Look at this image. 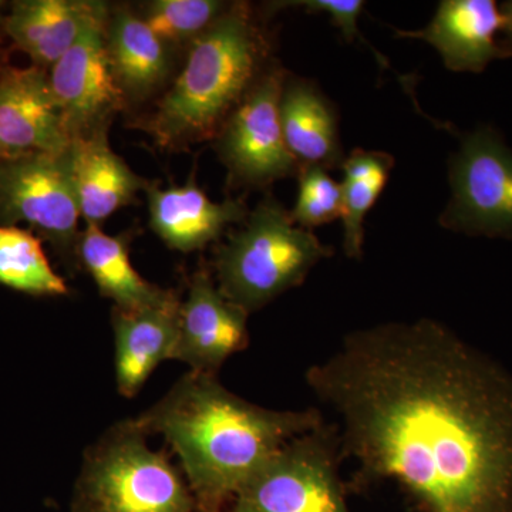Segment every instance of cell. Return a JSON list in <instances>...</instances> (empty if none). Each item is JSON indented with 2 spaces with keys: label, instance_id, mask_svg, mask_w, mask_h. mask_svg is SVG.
I'll use <instances>...</instances> for the list:
<instances>
[{
  "label": "cell",
  "instance_id": "cell-17",
  "mask_svg": "<svg viewBox=\"0 0 512 512\" xmlns=\"http://www.w3.org/2000/svg\"><path fill=\"white\" fill-rule=\"evenodd\" d=\"M80 212L86 224H97L120 208L134 204L148 183L131 171L109 146L107 130L76 138L70 147Z\"/></svg>",
  "mask_w": 512,
  "mask_h": 512
},
{
  "label": "cell",
  "instance_id": "cell-6",
  "mask_svg": "<svg viewBox=\"0 0 512 512\" xmlns=\"http://www.w3.org/2000/svg\"><path fill=\"white\" fill-rule=\"evenodd\" d=\"M338 439L325 423L285 444L227 512H350L338 476Z\"/></svg>",
  "mask_w": 512,
  "mask_h": 512
},
{
  "label": "cell",
  "instance_id": "cell-22",
  "mask_svg": "<svg viewBox=\"0 0 512 512\" xmlns=\"http://www.w3.org/2000/svg\"><path fill=\"white\" fill-rule=\"evenodd\" d=\"M227 9L215 0H156L143 20L165 46L180 45L198 39Z\"/></svg>",
  "mask_w": 512,
  "mask_h": 512
},
{
  "label": "cell",
  "instance_id": "cell-4",
  "mask_svg": "<svg viewBox=\"0 0 512 512\" xmlns=\"http://www.w3.org/2000/svg\"><path fill=\"white\" fill-rule=\"evenodd\" d=\"M330 255L332 249L311 229L293 224L289 212L269 198L218 249V288L252 313L301 285L313 266Z\"/></svg>",
  "mask_w": 512,
  "mask_h": 512
},
{
  "label": "cell",
  "instance_id": "cell-11",
  "mask_svg": "<svg viewBox=\"0 0 512 512\" xmlns=\"http://www.w3.org/2000/svg\"><path fill=\"white\" fill-rule=\"evenodd\" d=\"M73 138L42 67L0 70V148L5 157L66 153Z\"/></svg>",
  "mask_w": 512,
  "mask_h": 512
},
{
  "label": "cell",
  "instance_id": "cell-28",
  "mask_svg": "<svg viewBox=\"0 0 512 512\" xmlns=\"http://www.w3.org/2000/svg\"><path fill=\"white\" fill-rule=\"evenodd\" d=\"M3 157H5V154H3L2 148H0V160H2Z\"/></svg>",
  "mask_w": 512,
  "mask_h": 512
},
{
  "label": "cell",
  "instance_id": "cell-13",
  "mask_svg": "<svg viewBox=\"0 0 512 512\" xmlns=\"http://www.w3.org/2000/svg\"><path fill=\"white\" fill-rule=\"evenodd\" d=\"M503 29V12L494 0H444L426 28L396 29V35L429 43L453 72L481 73L508 56L510 50L497 42Z\"/></svg>",
  "mask_w": 512,
  "mask_h": 512
},
{
  "label": "cell",
  "instance_id": "cell-7",
  "mask_svg": "<svg viewBox=\"0 0 512 512\" xmlns=\"http://www.w3.org/2000/svg\"><path fill=\"white\" fill-rule=\"evenodd\" d=\"M80 212L70 148L0 160V225L26 222L60 254L76 255Z\"/></svg>",
  "mask_w": 512,
  "mask_h": 512
},
{
  "label": "cell",
  "instance_id": "cell-14",
  "mask_svg": "<svg viewBox=\"0 0 512 512\" xmlns=\"http://www.w3.org/2000/svg\"><path fill=\"white\" fill-rule=\"evenodd\" d=\"M109 18L100 2L20 0L3 29L35 66L50 69L93 23Z\"/></svg>",
  "mask_w": 512,
  "mask_h": 512
},
{
  "label": "cell",
  "instance_id": "cell-2",
  "mask_svg": "<svg viewBox=\"0 0 512 512\" xmlns=\"http://www.w3.org/2000/svg\"><path fill=\"white\" fill-rule=\"evenodd\" d=\"M133 421L173 448L201 512H221L285 444L323 424L316 410L265 409L197 372Z\"/></svg>",
  "mask_w": 512,
  "mask_h": 512
},
{
  "label": "cell",
  "instance_id": "cell-15",
  "mask_svg": "<svg viewBox=\"0 0 512 512\" xmlns=\"http://www.w3.org/2000/svg\"><path fill=\"white\" fill-rule=\"evenodd\" d=\"M146 191L151 228L175 251H198L220 238L228 225L248 218L244 202L211 201L192 180L165 190L148 185Z\"/></svg>",
  "mask_w": 512,
  "mask_h": 512
},
{
  "label": "cell",
  "instance_id": "cell-16",
  "mask_svg": "<svg viewBox=\"0 0 512 512\" xmlns=\"http://www.w3.org/2000/svg\"><path fill=\"white\" fill-rule=\"evenodd\" d=\"M178 296L154 308H113L116 380L121 396L131 399L164 360H171L178 339Z\"/></svg>",
  "mask_w": 512,
  "mask_h": 512
},
{
  "label": "cell",
  "instance_id": "cell-26",
  "mask_svg": "<svg viewBox=\"0 0 512 512\" xmlns=\"http://www.w3.org/2000/svg\"><path fill=\"white\" fill-rule=\"evenodd\" d=\"M393 165L394 160L390 154L356 148L349 156H345L340 170L346 181L376 184L384 188Z\"/></svg>",
  "mask_w": 512,
  "mask_h": 512
},
{
  "label": "cell",
  "instance_id": "cell-9",
  "mask_svg": "<svg viewBox=\"0 0 512 512\" xmlns=\"http://www.w3.org/2000/svg\"><path fill=\"white\" fill-rule=\"evenodd\" d=\"M284 70L271 67L256 80L218 133V153L239 184L265 187L299 173L282 133L279 103Z\"/></svg>",
  "mask_w": 512,
  "mask_h": 512
},
{
  "label": "cell",
  "instance_id": "cell-23",
  "mask_svg": "<svg viewBox=\"0 0 512 512\" xmlns=\"http://www.w3.org/2000/svg\"><path fill=\"white\" fill-rule=\"evenodd\" d=\"M299 192L295 207L289 212L293 224L311 229L342 218V184L330 177L328 170L316 165L299 168Z\"/></svg>",
  "mask_w": 512,
  "mask_h": 512
},
{
  "label": "cell",
  "instance_id": "cell-12",
  "mask_svg": "<svg viewBox=\"0 0 512 512\" xmlns=\"http://www.w3.org/2000/svg\"><path fill=\"white\" fill-rule=\"evenodd\" d=\"M249 313L229 301L208 271L192 276L181 302L177 345L171 360L187 363L191 372L217 375L235 353L247 348Z\"/></svg>",
  "mask_w": 512,
  "mask_h": 512
},
{
  "label": "cell",
  "instance_id": "cell-5",
  "mask_svg": "<svg viewBox=\"0 0 512 512\" xmlns=\"http://www.w3.org/2000/svg\"><path fill=\"white\" fill-rule=\"evenodd\" d=\"M133 420L104 434L86 457L74 491V512H192L184 474L153 450Z\"/></svg>",
  "mask_w": 512,
  "mask_h": 512
},
{
  "label": "cell",
  "instance_id": "cell-29",
  "mask_svg": "<svg viewBox=\"0 0 512 512\" xmlns=\"http://www.w3.org/2000/svg\"><path fill=\"white\" fill-rule=\"evenodd\" d=\"M2 8H3V2H0V12H2ZM0 18H2V16H0Z\"/></svg>",
  "mask_w": 512,
  "mask_h": 512
},
{
  "label": "cell",
  "instance_id": "cell-8",
  "mask_svg": "<svg viewBox=\"0 0 512 512\" xmlns=\"http://www.w3.org/2000/svg\"><path fill=\"white\" fill-rule=\"evenodd\" d=\"M440 224L468 235L512 238V153L488 128L468 134L450 165Z\"/></svg>",
  "mask_w": 512,
  "mask_h": 512
},
{
  "label": "cell",
  "instance_id": "cell-21",
  "mask_svg": "<svg viewBox=\"0 0 512 512\" xmlns=\"http://www.w3.org/2000/svg\"><path fill=\"white\" fill-rule=\"evenodd\" d=\"M0 285L33 296L69 293L66 281L50 265L40 238L9 225H0Z\"/></svg>",
  "mask_w": 512,
  "mask_h": 512
},
{
  "label": "cell",
  "instance_id": "cell-20",
  "mask_svg": "<svg viewBox=\"0 0 512 512\" xmlns=\"http://www.w3.org/2000/svg\"><path fill=\"white\" fill-rule=\"evenodd\" d=\"M106 45L111 70L126 100L146 99L167 79V46L128 10H119L107 20Z\"/></svg>",
  "mask_w": 512,
  "mask_h": 512
},
{
  "label": "cell",
  "instance_id": "cell-1",
  "mask_svg": "<svg viewBox=\"0 0 512 512\" xmlns=\"http://www.w3.org/2000/svg\"><path fill=\"white\" fill-rule=\"evenodd\" d=\"M362 480L417 512H512V375L431 319L356 330L306 372Z\"/></svg>",
  "mask_w": 512,
  "mask_h": 512
},
{
  "label": "cell",
  "instance_id": "cell-24",
  "mask_svg": "<svg viewBox=\"0 0 512 512\" xmlns=\"http://www.w3.org/2000/svg\"><path fill=\"white\" fill-rule=\"evenodd\" d=\"M383 190L376 184L343 181V249L349 258L359 259L362 256L365 220Z\"/></svg>",
  "mask_w": 512,
  "mask_h": 512
},
{
  "label": "cell",
  "instance_id": "cell-19",
  "mask_svg": "<svg viewBox=\"0 0 512 512\" xmlns=\"http://www.w3.org/2000/svg\"><path fill=\"white\" fill-rule=\"evenodd\" d=\"M76 255L101 295L116 303L114 308L124 311L154 308L177 296L138 274L131 265L126 235L111 237L100 225L86 224L77 241Z\"/></svg>",
  "mask_w": 512,
  "mask_h": 512
},
{
  "label": "cell",
  "instance_id": "cell-10",
  "mask_svg": "<svg viewBox=\"0 0 512 512\" xmlns=\"http://www.w3.org/2000/svg\"><path fill=\"white\" fill-rule=\"evenodd\" d=\"M107 20L93 23L50 67V86L73 140L109 130L126 103L107 53Z\"/></svg>",
  "mask_w": 512,
  "mask_h": 512
},
{
  "label": "cell",
  "instance_id": "cell-27",
  "mask_svg": "<svg viewBox=\"0 0 512 512\" xmlns=\"http://www.w3.org/2000/svg\"><path fill=\"white\" fill-rule=\"evenodd\" d=\"M504 16V29L503 32L507 35L508 43L512 45V2L504 3L501 8Z\"/></svg>",
  "mask_w": 512,
  "mask_h": 512
},
{
  "label": "cell",
  "instance_id": "cell-3",
  "mask_svg": "<svg viewBox=\"0 0 512 512\" xmlns=\"http://www.w3.org/2000/svg\"><path fill=\"white\" fill-rule=\"evenodd\" d=\"M268 45L251 8L235 3L194 40L183 72L158 103L147 130L164 147L207 140L261 77Z\"/></svg>",
  "mask_w": 512,
  "mask_h": 512
},
{
  "label": "cell",
  "instance_id": "cell-18",
  "mask_svg": "<svg viewBox=\"0 0 512 512\" xmlns=\"http://www.w3.org/2000/svg\"><path fill=\"white\" fill-rule=\"evenodd\" d=\"M279 116L286 147L299 167L316 165L328 171L340 168L345 154L338 114L318 86L303 79L285 83Z\"/></svg>",
  "mask_w": 512,
  "mask_h": 512
},
{
  "label": "cell",
  "instance_id": "cell-25",
  "mask_svg": "<svg viewBox=\"0 0 512 512\" xmlns=\"http://www.w3.org/2000/svg\"><path fill=\"white\" fill-rule=\"evenodd\" d=\"M281 8H301L309 13H326L348 42L363 40L359 32L360 13L365 8L362 0H301V2L279 3Z\"/></svg>",
  "mask_w": 512,
  "mask_h": 512
}]
</instances>
